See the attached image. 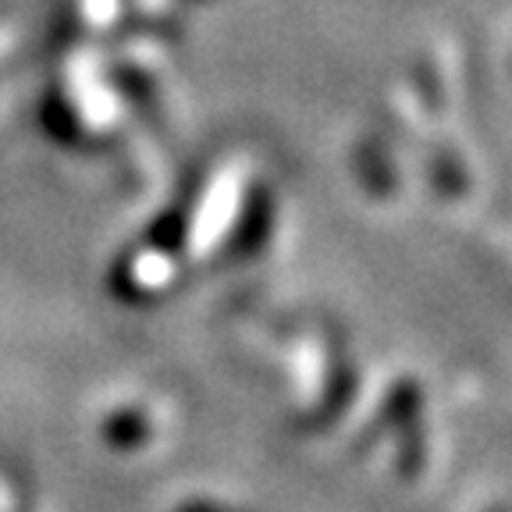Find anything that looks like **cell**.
Here are the masks:
<instances>
[{
	"instance_id": "1",
	"label": "cell",
	"mask_w": 512,
	"mask_h": 512,
	"mask_svg": "<svg viewBox=\"0 0 512 512\" xmlns=\"http://www.w3.org/2000/svg\"><path fill=\"white\" fill-rule=\"evenodd\" d=\"M384 424L399 434V470L406 477H416L424 470L427 431L420 424V384L413 377L392 384V392L384 399Z\"/></svg>"
},
{
	"instance_id": "2",
	"label": "cell",
	"mask_w": 512,
	"mask_h": 512,
	"mask_svg": "<svg viewBox=\"0 0 512 512\" xmlns=\"http://www.w3.org/2000/svg\"><path fill=\"white\" fill-rule=\"evenodd\" d=\"M271 221H274L271 192H267V185H253L246 207H242L239 228L232 232V239L224 242V256H232V260H253V256L264 249V242L271 239Z\"/></svg>"
},
{
	"instance_id": "3",
	"label": "cell",
	"mask_w": 512,
	"mask_h": 512,
	"mask_svg": "<svg viewBox=\"0 0 512 512\" xmlns=\"http://www.w3.org/2000/svg\"><path fill=\"white\" fill-rule=\"evenodd\" d=\"M352 388H356V374H352V363L345 356V345L331 342V374H328V392H324V420L345 413L352 399Z\"/></svg>"
},
{
	"instance_id": "4",
	"label": "cell",
	"mask_w": 512,
	"mask_h": 512,
	"mask_svg": "<svg viewBox=\"0 0 512 512\" xmlns=\"http://www.w3.org/2000/svg\"><path fill=\"white\" fill-rule=\"evenodd\" d=\"M114 79H118L121 96H125V100H132V104H136L139 111H143L146 118L157 125V89H153L150 75L136 72V68H118V72H114ZM143 114H139V118H143Z\"/></svg>"
},
{
	"instance_id": "5",
	"label": "cell",
	"mask_w": 512,
	"mask_h": 512,
	"mask_svg": "<svg viewBox=\"0 0 512 512\" xmlns=\"http://www.w3.org/2000/svg\"><path fill=\"white\" fill-rule=\"evenodd\" d=\"M107 441L118 448H136L150 438V424H146V416L139 409H121V413L107 416V427H104Z\"/></svg>"
},
{
	"instance_id": "6",
	"label": "cell",
	"mask_w": 512,
	"mask_h": 512,
	"mask_svg": "<svg viewBox=\"0 0 512 512\" xmlns=\"http://www.w3.org/2000/svg\"><path fill=\"white\" fill-rule=\"evenodd\" d=\"M178 512H242V509H228V505H217V502H185Z\"/></svg>"
},
{
	"instance_id": "7",
	"label": "cell",
	"mask_w": 512,
	"mask_h": 512,
	"mask_svg": "<svg viewBox=\"0 0 512 512\" xmlns=\"http://www.w3.org/2000/svg\"><path fill=\"white\" fill-rule=\"evenodd\" d=\"M491 512H505V509H502V505H495V509H491Z\"/></svg>"
}]
</instances>
